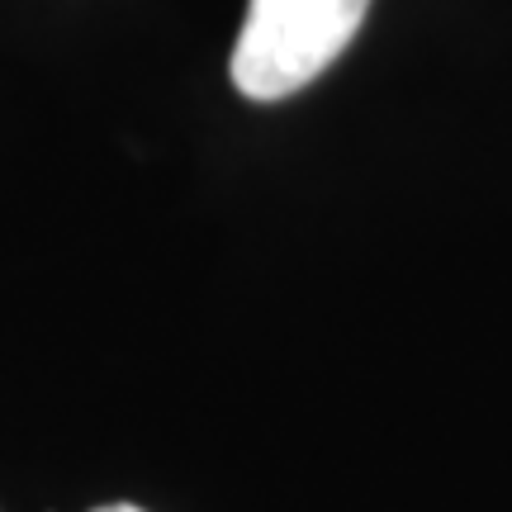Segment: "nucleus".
<instances>
[{
	"label": "nucleus",
	"instance_id": "1",
	"mask_svg": "<svg viewBox=\"0 0 512 512\" xmlns=\"http://www.w3.org/2000/svg\"><path fill=\"white\" fill-rule=\"evenodd\" d=\"M370 0H252L233 43V86L247 100H285L313 86L351 48Z\"/></svg>",
	"mask_w": 512,
	"mask_h": 512
},
{
	"label": "nucleus",
	"instance_id": "2",
	"mask_svg": "<svg viewBox=\"0 0 512 512\" xmlns=\"http://www.w3.org/2000/svg\"><path fill=\"white\" fill-rule=\"evenodd\" d=\"M95 512H143V508H128V503H110V508H95Z\"/></svg>",
	"mask_w": 512,
	"mask_h": 512
}]
</instances>
